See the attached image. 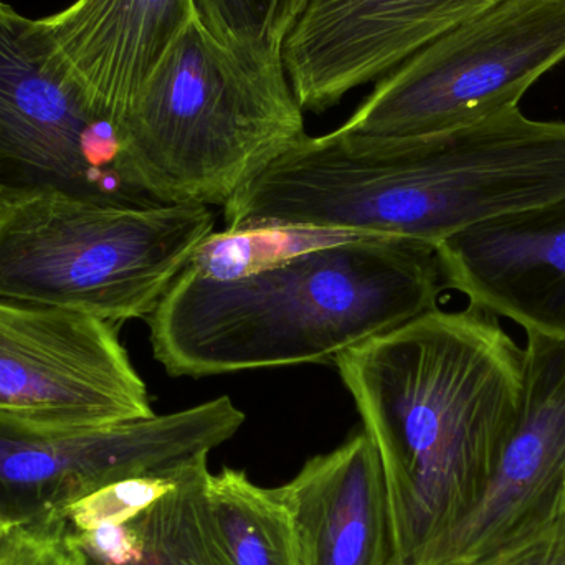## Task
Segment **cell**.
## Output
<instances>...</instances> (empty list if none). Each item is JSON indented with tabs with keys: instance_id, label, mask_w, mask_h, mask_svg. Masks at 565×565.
<instances>
[{
	"instance_id": "cell-1",
	"label": "cell",
	"mask_w": 565,
	"mask_h": 565,
	"mask_svg": "<svg viewBox=\"0 0 565 565\" xmlns=\"http://www.w3.org/2000/svg\"><path fill=\"white\" fill-rule=\"evenodd\" d=\"M497 316L435 308L334 359L384 471L394 563L428 565L487 488L523 394Z\"/></svg>"
},
{
	"instance_id": "cell-2",
	"label": "cell",
	"mask_w": 565,
	"mask_h": 565,
	"mask_svg": "<svg viewBox=\"0 0 565 565\" xmlns=\"http://www.w3.org/2000/svg\"><path fill=\"white\" fill-rule=\"evenodd\" d=\"M565 198V122L520 106L465 128L358 142L306 135L224 205L225 228L305 225L437 247Z\"/></svg>"
},
{
	"instance_id": "cell-3",
	"label": "cell",
	"mask_w": 565,
	"mask_h": 565,
	"mask_svg": "<svg viewBox=\"0 0 565 565\" xmlns=\"http://www.w3.org/2000/svg\"><path fill=\"white\" fill-rule=\"evenodd\" d=\"M447 288L437 250L361 235L232 280L182 270L148 316L172 377L321 364L431 309Z\"/></svg>"
},
{
	"instance_id": "cell-4",
	"label": "cell",
	"mask_w": 565,
	"mask_h": 565,
	"mask_svg": "<svg viewBox=\"0 0 565 565\" xmlns=\"http://www.w3.org/2000/svg\"><path fill=\"white\" fill-rule=\"evenodd\" d=\"M136 185L159 205L224 207L306 136L282 63L258 62L191 20L122 118Z\"/></svg>"
},
{
	"instance_id": "cell-5",
	"label": "cell",
	"mask_w": 565,
	"mask_h": 565,
	"mask_svg": "<svg viewBox=\"0 0 565 565\" xmlns=\"http://www.w3.org/2000/svg\"><path fill=\"white\" fill-rule=\"evenodd\" d=\"M207 205L125 207L55 189L0 188V299L148 318L214 232Z\"/></svg>"
},
{
	"instance_id": "cell-6",
	"label": "cell",
	"mask_w": 565,
	"mask_h": 565,
	"mask_svg": "<svg viewBox=\"0 0 565 565\" xmlns=\"http://www.w3.org/2000/svg\"><path fill=\"white\" fill-rule=\"evenodd\" d=\"M565 60V0H503L408 56L334 129L358 142L465 128L520 106Z\"/></svg>"
},
{
	"instance_id": "cell-7",
	"label": "cell",
	"mask_w": 565,
	"mask_h": 565,
	"mask_svg": "<svg viewBox=\"0 0 565 565\" xmlns=\"http://www.w3.org/2000/svg\"><path fill=\"white\" fill-rule=\"evenodd\" d=\"M0 182L99 204L154 207L136 185L121 122L93 102L40 20L0 0Z\"/></svg>"
},
{
	"instance_id": "cell-8",
	"label": "cell",
	"mask_w": 565,
	"mask_h": 565,
	"mask_svg": "<svg viewBox=\"0 0 565 565\" xmlns=\"http://www.w3.org/2000/svg\"><path fill=\"white\" fill-rule=\"evenodd\" d=\"M245 414L228 395L99 427H30L0 418V521L40 527L129 478L171 473L231 440Z\"/></svg>"
},
{
	"instance_id": "cell-9",
	"label": "cell",
	"mask_w": 565,
	"mask_h": 565,
	"mask_svg": "<svg viewBox=\"0 0 565 565\" xmlns=\"http://www.w3.org/2000/svg\"><path fill=\"white\" fill-rule=\"evenodd\" d=\"M154 415L116 324L0 299V418L30 427H99Z\"/></svg>"
},
{
	"instance_id": "cell-10",
	"label": "cell",
	"mask_w": 565,
	"mask_h": 565,
	"mask_svg": "<svg viewBox=\"0 0 565 565\" xmlns=\"http://www.w3.org/2000/svg\"><path fill=\"white\" fill-rule=\"evenodd\" d=\"M523 394L480 500L428 565H471L565 518V339L526 331Z\"/></svg>"
},
{
	"instance_id": "cell-11",
	"label": "cell",
	"mask_w": 565,
	"mask_h": 565,
	"mask_svg": "<svg viewBox=\"0 0 565 565\" xmlns=\"http://www.w3.org/2000/svg\"><path fill=\"white\" fill-rule=\"evenodd\" d=\"M503 0H309L282 45L302 109L321 113L358 86Z\"/></svg>"
},
{
	"instance_id": "cell-12",
	"label": "cell",
	"mask_w": 565,
	"mask_h": 565,
	"mask_svg": "<svg viewBox=\"0 0 565 565\" xmlns=\"http://www.w3.org/2000/svg\"><path fill=\"white\" fill-rule=\"evenodd\" d=\"M435 250L447 288L470 306L565 339V198L471 225Z\"/></svg>"
},
{
	"instance_id": "cell-13",
	"label": "cell",
	"mask_w": 565,
	"mask_h": 565,
	"mask_svg": "<svg viewBox=\"0 0 565 565\" xmlns=\"http://www.w3.org/2000/svg\"><path fill=\"white\" fill-rule=\"evenodd\" d=\"M281 493L298 565H392L391 507L381 460L364 430L306 461Z\"/></svg>"
},
{
	"instance_id": "cell-14",
	"label": "cell",
	"mask_w": 565,
	"mask_h": 565,
	"mask_svg": "<svg viewBox=\"0 0 565 565\" xmlns=\"http://www.w3.org/2000/svg\"><path fill=\"white\" fill-rule=\"evenodd\" d=\"M192 19V0H76L40 22L93 102L122 125L132 99Z\"/></svg>"
},
{
	"instance_id": "cell-15",
	"label": "cell",
	"mask_w": 565,
	"mask_h": 565,
	"mask_svg": "<svg viewBox=\"0 0 565 565\" xmlns=\"http://www.w3.org/2000/svg\"><path fill=\"white\" fill-rule=\"evenodd\" d=\"M209 457L179 470L174 488L132 520L72 533L78 565H231L207 508Z\"/></svg>"
},
{
	"instance_id": "cell-16",
	"label": "cell",
	"mask_w": 565,
	"mask_h": 565,
	"mask_svg": "<svg viewBox=\"0 0 565 565\" xmlns=\"http://www.w3.org/2000/svg\"><path fill=\"white\" fill-rule=\"evenodd\" d=\"M207 508L228 564L298 565L280 487H258L245 471L224 468L209 477Z\"/></svg>"
},
{
	"instance_id": "cell-17",
	"label": "cell",
	"mask_w": 565,
	"mask_h": 565,
	"mask_svg": "<svg viewBox=\"0 0 565 565\" xmlns=\"http://www.w3.org/2000/svg\"><path fill=\"white\" fill-rule=\"evenodd\" d=\"M361 235L365 234L305 225L225 228L224 232H212L195 248L184 270L209 280H232Z\"/></svg>"
},
{
	"instance_id": "cell-18",
	"label": "cell",
	"mask_w": 565,
	"mask_h": 565,
	"mask_svg": "<svg viewBox=\"0 0 565 565\" xmlns=\"http://www.w3.org/2000/svg\"><path fill=\"white\" fill-rule=\"evenodd\" d=\"M211 35L241 55L282 63V45L309 0H192ZM285 65V63H282Z\"/></svg>"
},
{
	"instance_id": "cell-19",
	"label": "cell",
	"mask_w": 565,
	"mask_h": 565,
	"mask_svg": "<svg viewBox=\"0 0 565 565\" xmlns=\"http://www.w3.org/2000/svg\"><path fill=\"white\" fill-rule=\"evenodd\" d=\"M181 468L171 473L129 478L108 484L70 507L62 514V521L72 533L126 523L168 494L174 488Z\"/></svg>"
},
{
	"instance_id": "cell-20",
	"label": "cell",
	"mask_w": 565,
	"mask_h": 565,
	"mask_svg": "<svg viewBox=\"0 0 565 565\" xmlns=\"http://www.w3.org/2000/svg\"><path fill=\"white\" fill-rule=\"evenodd\" d=\"M65 521L13 527L0 551V565H78Z\"/></svg>"
},
{
	"instance_id": "cell-21",
	"label": "cell",
	"mask_w": 565,
	"mask_h": 565,
	"mask_svg": "<svg viewBox=\"0 0 565 565\" xmlns=\"http://www.w3.org/2000/svg\"><path fill=\"white\" fill-rule=\"evenodd\" d=\"M471 565H565V518L547 530Z\"/></svg>"
},
{
	"instance_id": "cell-22",
	"label": "cell",
	"mask_w": 565,
	"mask_h": 565,
	"mask_svg": "<svg viewBox=\"0 0 565 565\" xmlns=\"http://www.w3.org/2000/svg\"><path fill=\"white\" fill-rule=\"evenodd\" d=\"M10 527L0 521V551H2L3 544H6L7 537H9Z\"/></svg>"
},
{
	"instance_id": "cell-23",
	"label": "cell",
	"mask_w": 565,
	"mask_h": 565,
	"mask_svg": "<svg viewBox=\"0 0 565 565\" xmlns=\"http://www.w3.org/2000/svg\"><path fill=\"white\" fill-rule=\"evenodd\" d=\"M0 188H2V182H0Z\"/></svg>"
}]
</instances>
